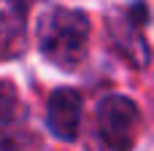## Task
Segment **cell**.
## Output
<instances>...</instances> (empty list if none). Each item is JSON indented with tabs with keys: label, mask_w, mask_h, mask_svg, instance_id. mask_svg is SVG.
<instances>
[{
	"label": "cell",
	"mask_w": 154,
	"mask_h": 151,
	"mask_svg": "<svg viewBox=\"0 0 154 151\" xmlns=\"http://www.w3.org/2000/svg\"><path fill=\"white\" fill-rule=\"evenodd\" d=\"M41 51L57 68H76L87 54L89 19L73 8H51L38 27Z\"/></svg>",
	"instance_id": "1"
},
{
	"label": "cell",
	"mask_w": 154,
	"mask_h": 151,
	"mask_svg": "<svg viewBox=\"0 0 154 151\" xmlns=\"http://www.w3.org/2000/svg\"><path fill=\"white\" fill-rule=\"evenodd\" d=\"M97 130L111 151H133L143 130L141 108L130 97L111 95L97 108Z\"/></svg>",
	"instance_id": "2"
},
{
	"label": "cell",
	"mask_w": 154,
	"mask_h": 151,
	"mask_svg": "<svg viewBox=\"0 0 154 151\" xmlns=\"http://www.w3.org/2000/svg\"><path fill=\"white\" fill-rule=\"evenodd\" d=\"M49 130L60 140H73L81 122V95L76 89H57L49 97Z\"/></svg>",
	"instance_id": "3"
},
{
	"label": "cell",
	"mask_w": 154,
	"mask_h": 151,
	"mask_svg": "<svg viewBox=\"0 0 154 151\" xmlns=\"http://www.w3.org/2000/svg\"><path fill=\"white\" fill-rule=\"evenodd\" d=\"M24 49V8L19 0H0V59L19 57Z\"/></svg>",
	"instance_id": "4"
},
{
	"label": "cell",
	"mask_w": 154,
	"mask_h": 151,
	"mask_svg": "<svg viewBox=\"0 0 154 151\" xmlns=\"http://www.w3.org/2000/svg\"><path fill=\"white\" fill-rule=\"evenodd\" d=\"M16 108H19L16 89H14L8 81H0V124L11 122V119L16 116Z\"/></svg>",
	"instance_id": "5"
}]
</instances>
